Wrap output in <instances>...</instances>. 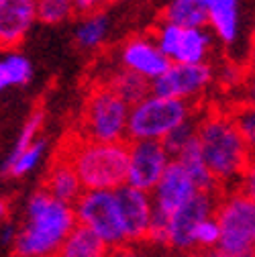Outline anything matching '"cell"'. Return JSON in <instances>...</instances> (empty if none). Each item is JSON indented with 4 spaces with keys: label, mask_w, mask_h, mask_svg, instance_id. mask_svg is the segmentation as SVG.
I'll use <instances>...</instances> for the list:
<instances>
[{
    "label": "cell",
    "mask_w": 255,
    "mask_h": 257,
    "mask_svg": "<svg viewBox=\"0 0 255 257\" xmlns=\"http://www.w3.org/2000/svg\"><path fill=\"white\" fill-rule=\"evenodd\" d=\"M3 61L11 78V86H25L31 82V78H33V66H31V61L25 55L9 53L7 57H3Z\"/></svg>",
    "instance_id": "28"
},
{
    "label": "cell",
    "mask_w": 255,
    "mask_h": 257,
    "mask_svg": "<svg viewBox=\"0 0 255 257\" xmlns=\"http://www.w3.org/2000/svg\"><path fill=\"white\" fill-rule=\"evenodd\" d=\"M229 114L237 126L241 139L245 141L249 151L255 155V104L241 100Z\"/></svg>",
    "instance_id": "24"
},
{
    "label": "cell",
    "mask_w": 255,
    "mask_h": 257,
    "mask_svg": "<svg viewBox=\"0 0 255 257\" xmlns=\"http://www.w3.org/2000/svg\"><path fill=\"white\" fill-rule=\"evenodd\" d=\"M129 104L120 100L106 84L92 86L80 114L78 137L94 143H120L126 141Z\"/></svg>",
    "instance_id": "5"
},
{
    "label": "cell",
    "mask_w": 255,
    "mask_h": 257,
    "mask_svg": "<svg viewBox=\"0 0 255 257\" xmlns=\"http://www.w3.org/2000/svg\"><path fill=\"white\" fill-rule=\"evenodd\" d=\"M43 190L47 194H51L55 200L68 204V206H74L84 192L74 166L59 149H57L53 162H51V166L43 178Z\"/></svg>",
    "instance_id": "16"
},
{
    "label": "cell",
    "mask_w": 255,
    "mask_h": 257,
    "mask_svg": "<svg viewBox=\"0 0 255 257\" xmlns=\"http://www.w3.org/2000/svg\"><path fill=\"white\" fill-rule=\"evenodd\" d=\"M110 249L82 224H76L53 257H108Z\"/></svg>",
    "instance_id": "18"
},
{
    "label": "cell",
    "mask_w": 255,
    "mask_h": 257,
    "mask_svg": "<svg viewBox=\"0 0 255 257\" xmlns=\"http://www.w3.org/2000/svg\"><path fill=\"white\" fill-rule=\"evenodd\" d=\"M74 206L55 200L41 188L29 198L27 220L15 239V257H53L76 227Z\"/></svg>",
    "instance_id": "2"
},
{
    "label": "cell",
    "mask_w": 255,
    "mask_h": 257,
    "mask_svg": "<svg viewBox=\"0 0 255 257\" xmlns=\"http://www.w3.org/2000/svg\"><path fill=\"white\" fill-rule=\"evenodd\" d=\"M7 212H9V202L7 200H0V220L7 216Z\"/></svg>",
    "instance_id": "37"
},
{
    "label": "cell",
    "mask_w": 255,
    "mask_h": 257,
    "mask_svg": "<svg viewBox=\"0 0 255 257\" xmlns=\"http://www.w3.org/2000/svg\"><path fill=\"white\" fill-rule=\"evenodd\" d=\"M43 120H45V112H43V108H35L33 112H31V116L27 118V122H25V126H23V131H21L17 143H15V149H13V153L9 155L7 162H11V159L19 157L29 145H33V143H35V135L41 131Z\"/></svg>",
    "instance_id": "27"
},
{
    "label": "cell",
    "mask_w": 255,
    "mask_h": 257,
    "mask_svg": "<svg viewBox=\"0 0 255 257\" xmlns=\"http://www.w3.org/2000/svg\"><path fill=\"white\" fill-rule=\"evenodd\" d=\"M120 63H122V70L139 74L149 82L159 78L170 68V61L157 49L153 39L141 37V35L131 37L120 47Z\"/></svg>",
    "instance_id": "15"
},
{
    "label": "cell",
    "mask_w": 255,
    "mask_h": 257,
    "mask_svg": "<svg viewBox=\"0 0 255 257\" xmlns=\"http://www.w3.org/2000/svg\"><path fill=\"white\" fill-rule=\"evenodd\" d=\"M196 143L202 159L222 192L233 190L253 153L241 139L229 112L210 110L198 116Z\"/></svg>",
    "instance_id": "1"
},
{
    "label": "cell",
    "mask_w": 255,
    "mask_h": 257,
    "mask_svg": "<svg viewBox=\"0 0 255 257\" xmlns=\"http://www.w3.org/2000/svg\"><path fill=\"white\" fill-rule=\"evenodd\" d=\"M59 151L74 166L84 192H114L126 184L129 168V141L94 143L84 141L76 133L68 137Z\"/></svg>",
    "instance_id": "3"
},
{
    "label": "cell",
    "mask_w": 255,
    "mask_h": 257,
    "mask_svg": "<svg viewBox=\"0 0 255 257\" xmlns=\"http://www.w3.org/2000/svg\"><path fill=\"white\" fill-rule=\"evenodd\" d=\"M222 192H196L184 206L168 216V251H192V235L196 227L214 216Z\"/></svg>",
    "instance_id": "10"
},
{
    "label": "cell",
    "mask_w": 255,
    "mask_h": 257,
    "mask_svg": "<svg viewBox=\"0 0 255 257\" xmlns=\"http://www.w3.org/2000/svg\"><path fill=\"white\" fill-rule=\"evenodd\" d=\"M110 3H114V0H74V9H76V15L86 17V15L102 11Z\"/></svg>",
    "instance_id": "31"
},
{
    "label": "cell",
    "mask_w": 255,
    "mask_h": 257,
    "mask_svg": "<svg viewBox=\"0 0 255 257\" xmlns=\"http://www.w3.org/2000/svg\"><path fill=\"white\" fill-rule=\"evenodd\" d=\"M212 84L208 63H170V68L151 82V94L194 104Z\"/></svg>",
    "instance_id": "8"
},
{
    "label": "cell",
    "mask_w": 255,
    "mask_h": 257,
    "mask_svg": "<svg viewBox=\"0 0 255 257\" xmlns=\"http://www.w3.org/2000/svg\"><path fill=\"white\" fill-rule=\"evenodd\" d=\"M243 86H245V102L255 104V72H251V74L245 78Z\"/></svg>",
    "instance_id": "33"
},
{
    "label": "cell",
    "mask_w": 255,
    "mask_h": 257,
    "mask_svg": "<svg viewBox=\"0 0 255 257\" xmlns=\"http://www.w3.org/2000/svg\"><path fill=\"white\" fill-rule=\"evenodd\" d=\"M151 39L170 63H204L210 51V35L204 29H182L159 21Z\"/></svg>",
    "instance_id": "9"
},
{
    "label": "cell",
    "mask_w": 255,
    "mask_h": 257,
    "mask_svg": "<svg viewBox=\"0 0 255 257\" xmlns=\"http://www.w3.org/2000/svg\"><path fill=\"white\" fill-rule=\"evenodd\" d=\"M106 33H108V17L104 15V11L92 13L82 17L76 29V43L82 49H94L106 39Z\"/></svg>",
    "instance_id": "22"
},
{
    "label": "cell",
    "mask_w": 255,
    "mask_h": 257,
    "mask_svg": "<svg viewBox=\"0 0 255 257\" xmlns=\"http://www.w3.org/2000/svg\"><path fill=\"white\" fill-rule=\"evenodd\" d=\"M116 96H120V100L126 102L129 106H135L143 98L151 94V82L141 78L139 74H133L129 70H118L114 72L106 82H104Z\"/></svg>",
    "instance_id": "21"
},
{
    "label": "cell",
    "mask_w": 255,
    "mask_h": 257,
    "mask_svg": "<svg viewBox=\"0 0 255 257\" xmlns=\"http://www.w3.org/2000/svg\"><path fill=\"white\" fill-rule=\"evenodd\" d=\"M170 162L172 157L162 141H129V168L124 186L151 194Z\"/></svg>",
    "instance_id": "11"
},
{
    "label": "cell",
    "mask_w": 255,
    "mask_h": 257,
    "mask_svg": "<svg viewBox=\"0 0 255 257\" xmlns=\"http://www.w3.org/2000/svg\"><path fill=\"white\" fill-rule=\"evenodd\" d=\"M196 126H198V116L194 114L192 118H188L186 122H182L180 126H176L174 131L162 141L166 151L170 153V157L174 159L190 141H194L196 139Z\"/></svg>",
    "instance_id": "26"
},
{
    "label": "cell",
    "mask_w": 255,
    "mask_h": 257,
    "mask_svg": "<svg viewBox=\"0 0 255 257\" xmlns=\"http://www.w3.org/2000/svg\"><path fill=\"white\" fill-rule=\"evenodd\" d=\"M0 3H3V0H0Z\"/></svg>",
    "instance_id": "40"
},
{
    "label": "cell",
    "mask_w": 255,
    "mask_h": 257,
    "mask_svg": "<svg viewBox=\"0 0 255 257\" xmlns=\"http://www.w3.org/2000/svg\"><path fill=\"white\" fill-rule=\"evenodd\" d=\"M208 25L222 43H235L239 35V0H200Z\"/></svg>",
    "instance_id": "17"
},
{
    "label": "cell",
    "mask_w": 255,
    "mask_h": 257,
    "mask_svg": "<svg viewBox=\"0 0 255 257\" xmlns=\"http://www.w3.org/2000/svg\"><path fill=\"white\" fill-rule=\"evenodd\" d=\"M108 257H147L143 251H139L135 245H124V247H118V249H112L108 253Z\"/></svg>",
    "instance_id": "32"
},
{
    "label": "cell",
    "mask_w": 255,
    "mask_h": 257,
    "mask_svg": "<svg viewBox=\"0 0 255 257\" xmlns=\"http://www.w3.org/2000/svg\"><path fill=\"white\" fill-rule=\"evenodd\" d=\"M9 86H11V78H9V72L5 68V61L0 59V92L7 90Z\"/></svg>",
    "instance_id": "35"
},
{
    "label": "cell",
    "mask_w": 255,
    "mask_h": 257,
    "mask_svg": "<svg viewBox=\"0 0 255 257\" xmlns=\"http://www.w3.org/2000/svg\"><path fill=\"white\" fill-rule=\"evenodd\" d=\"M74 214L76 222L92 231L110 251L126 245L114 192H82V196L74 204Z\"/></svg>",
    "instance_id": "7"
},
{
    "label": "cell",
    "mask_w": 255,
    "mask_h": 257,
    "mask_svg": "<svg viewBox=\"0 0 255 257\" xmlns=\"http://www.w3.org/2000/svg\"><path fill=\"white\" fill-rule=\"evenodd\" d=\"M237 66H229L225 70V74H222V82H225L227 86H237V84H243V80H237Z\"/></svg>",
    "instance_id": "34"
},
{
    "label": "cell",
    "mask_w": 255,
    "mask_h": 257,
    "mask_svg": "<svg viewBox=\"0 0 255 257\" xmlns=\"http://www.w3.org/2000/svg\"><path fill=\"white\" fill-rule=\"evenodd\" d=\"M35 9L43 25H59L76 15L74 0H35Z\"/></svg>",
    "instance_id": "23"
},
{
    "label": "cell",
    "mask_w": 255,
    "mask_h": 257,
    "mask_svg": "<svg viewBox=\"0 0 255 257\" xmlns=\"http://www.w3.org/2000/svg\"><path fill=\"white\" fill-rule=\"evenodd\" d=\"M116 204L120 210V220L124 227L126 245L145 243L151 220H153V200L147 192L135 190L131 186H120L114 190Z\"/></svg>",
    "instance_id": "12"
},
{
    "label": "cell",
    "mask_w": 255,
    "mask_h": 257,
    "mask_svg": "<svg viewBox=\"0 0 255 257\" xmlns=\"http://www.w3.org/2000/svg\"><path fill=\"white\" fill-rule=\"evenodd\" d=\"M214 220L218 245L204 257H255V204L239 190H227L218 198Z\"/></svg>",
    "instance_id": "4"
},
{
    "label": "cell",
    "mask_w": 255,
    "mask_h": 257,
    "mask_svg": "<svg viewBox=\"0 0 255 257\" xmlns=\"http://www.w3.org/2000/svg\"><path fill=\"white\" fill-rule=\"evenodd\" d=\"M114 3H118V0H114Z\"/></svg>",
    "instance_id": "39"
},
{
    "label": "cell",
    "mask_w": 255,
    "mask_h": 257,
    "mask_svg": "<svg viewBox=\"0 0 255 257\" xmlns=\"http://www.w3.org/2000/svg\"><path fill=\"white\" fill-rule=\"evenodd\" d=\"M216 245H218V224H216L214 216H210L196 227V231L192 235V247L198 249L200 253H208Z\"/></svg>",
    "instance_id": "29"
},
{
    "label": "cell",
    "mask_w": 255,
    "mask_h": 257,
    "mask_svg": "<svg viewBox=\"0 0 255 257\" xmlns=\"http://www.w3.org/2000/svg\"><path fill=\"white\" fill-rule=\"evenodd\" d=\"M37 21L35 0L0 3V51H15Z\"/></svg>",
    "instance_id": "14"
},
{
    "label": "cell",
    "mask_w": 255,
    "mask_h": 257,
    "mask_svg": "<svg viewBox=\"0 0 255 257\" xmlns=\"http://www.w3.org/2000/svg\"><path fill=\"white\" fill-rule=\"evenodd\" d=\"M174 159H176V162H180V166L188 172V176L192 178V182L198 188V192H222L220 186L216 184V180L212 178V174L208 172L206 164H204L196 139L190 141Z\"/></svg>",
    "instance_id": "19"
},
{
    "label": "cell",
    "mask_w": 255,
    "mask_h": 257,
    "mask_svg": "<svg viewBox=\"0 0 255 257\" xmlns=\"http://www.w3.org/2000/svg\"><path fill=\"white\" fill-rule=\"evenodd\" d=\"M184 257H204L202 253H188V255H184Z\"/></svg>",
    "instance_id": "38"
},
{
    "label": "cell",
    "mask_w": 255,
    "mask_h": 257,
    "mask_svg": "<svg viewBox=\"0 0 255 257\" xmlns=\"http://www.w3.org/2000/svg\"><path fill=\"white\" fill-rule=\"evenodd\" d=\"M198 192V188L194 186L192 178L188 176V172L180 166V162L172 159L168 164L164 176L159 178V182L153 188V210L159 214H174L180 206H184L190 198Z\"/></svg>",
    "instance_id": "13"
},
{
    "label": "cell",
    "mask_w": 255,
    "mask_h": 257,
    "mask_svg": "<svg viewBox=\"0 0 255 257\" xmlns=\"http://www.w3.org/2000/svg\"><path fill=\"white\" fill-rule=\"evenodd\" d=\"M43 151H45V141H35L33 145H29L19 157L11 159V162H5L3 172L13 176V178H21V176L29 174L31 170H35V166L39 164Z\"/></svg>",
    "instance_id": "25"
},
{
    "label": "cell",
    "mask_w": 255,
    "mask_h": 257,
    "mask_svg": "<svg viewBox=\"0 0 255 257\" xmlns=\"http://www.w3.org/2000/svg\"><path fill=\"white\" fill-rule=\"evenodd\" d=\"M159 21L182 29H204L208 25V17L200 0H170Z\"/></svg>",
    "instance_id": "20"
},
{
    "label": "cell",
    "mask_w": 255,
    "mask_h": 257,
    "mask_svg": "<svg viewBox=\"0 0 255 257\" xmlns=\"http://www.w3.org/2000/svg\"><path fill=\"white\" fill-rule=\"evenodd\" d=\"M235 190H239L245 198H249L255 204V155L249 159V164L243 170V174H241L239 184L235 186Z\"/></svg>",
    "instance_id": "30"
},
{
    "label": "cell",
    "mask_w": 255,
    "mask_h": 257,
    "mask_svg": "<svg viewBox=\"0 0 255 257\" xmlns=\"http://www.w3.org/2000/svg\"><path fill=\"white\" fill-rule=\"evenodd\" d=\"M196 114V106L149 94L129 108L126 141H164L176 126Z\"/></svg>",
    "instance_id": "6"
},
{
    "label": "cell",
    "mask_w": 255,
    "mask_h": 257,
    "mask_svg": "<svg viewBox=\"0 0 255 257\" xmlns=\"http://www.w3.org/2000/svg\"><path fill=\"white\" fill-rule=\"evenodd\" d=\"M249 70L255 72V33L251 37V49H249Z\"/></svg>",
    "instance_id": "36"
}]
</instances>
